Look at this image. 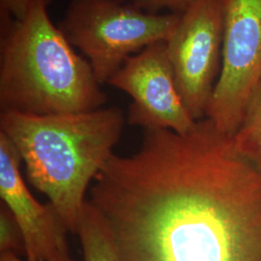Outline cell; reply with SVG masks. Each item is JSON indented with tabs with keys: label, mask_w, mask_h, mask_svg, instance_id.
Returning <instances> with one entry per match:
<instances>
[{
	"label": "cell",
	"mask_w": 261,
	"mask_h": 261,
	"mask_svg": "<svg viewBox=\"0 0 261 261\" xmlns=\"http://www.w3.org/2000/svg\"><path fill=\"white\" fill-rule=\"evenodd\" d=\"M120 261H261V171L204 118L186 135L143 130L94 179Z\"/></svg>",
	"instance_id": "obj_1"
},
{
	"label": "cell",
	"mask_w": 261,
	"mask_h": 261,
	"mask_svg": "<svg viewBox=\"0 0 261 261\" xmlns=\"http://www.w3.org/2000/svg\"><path fill=\"white\" fill-rule=\"evenodd\" d=\"M124 123L116 107L42 116L1 112L0 133L18 150L29 183L76 234L86 191L114 154Z\"/></svg>",
	"instance_id": "obj_2"
},
{
	"label": "cell",
	"mask_w": 261,
	"mask_h": 261,
	"mask_svg": "<svg viewBox=\"0 0 261 261\" xmlns=\"http://www.w3.org/2000/svg\"><path fill=\"white\" fill-rule=\"evenodd\" d=\"M50 0H32L23 19H14L1 39V112L56 115L103 108L89 61L76 54L47 13Z\"/></svg>",
	"instance_id": "obj_3"
},
{
	"label": "cell",
	"mask_w": 261,
	"mask_h": 261,
	"mask_svg": "<svg viewBox=\"0 0 261 261\" xmlns=\"http://www.w3.org/2000/svg\"><path fill=\"white\" fill-rule=\"evenodd\" d=\"M181 14H150L130 0H71L58 28L108 84L130 56L168 42Z\"/></svg>",
	"instance_id": "obj_4"
},
{
	"label": "cell",
	"mask_w": 261,
	"mask_h": 261,
	"mask_svg": "<svg viewBox=\"0 0 261 261\" xmlns=\"http://www.w3.org/2000/svg\"><path fill=\"white\" fill-rule=\"evenodd\" d=\"M222 69L206 117L232 138L261 82V0H222Z\"/></svg>",
	"instance_id": "obj_5"
},
{
	"label": "cell",
	"mask_w": 261,
	"mask_h": 261,
	"mask_svg": "<svg viewBox=\"0 0 261 261\" xmlns=\"http://www.w3.org/2000/svg\"><path fill=\"white\" fill-rule=\"evenodd\" d=\"M222 0H196L181 14L167 42L168 59L187 111L199 121L206 112L222 69Z\"/></svg>",
	"instance_id": "obj_6"
},
{
	"label": "cell",
	"mask_w": 261,
	"mask_h": 261,
	"mask_svg": "<svg viewBox=\"0 0 261 261\" xmlns=\"http://www.w3.org/2000/svg\"><path fill=\"white\" fill-rule=\"evenodd\" d=\"M108 84L130 95V125L180 135L195 129L197 121L187 111L178 91L167 42L152 44L129 57Z\"/></svg>",
	"instance_id": "obj_7"
},
{
	"label": "cell",
	"mask_w": 261,
	"mask_h": 261,
	"mask_svg": "<svg viewBox=\"0 0 261 261\" xmlns=\"http://www.w3.org/2000/svg\"><path fill=\"white\" fill-rule=\"evenodd\" d=\"M22 160L15 145L0 133V196L22 232L27 261H75L67 242L65 224L49 202L37 201L20 172Z\"/></svg>",
	"instance_id": "obj_8"
},
{
	"label": "cell",
	"mask_w": 261,
	"mask_h": 261,
	"mask_svg": "<svg viewBox=\"0 0 261 261\" xmlns=\"http://www.w3.org/2000/svg\"><path fill=\"white\" fill-rule=\"evenodd\" d=\"M75 235L81 241L84 261H120L106 221L89 200L84 203Z\"/></svg>",
	"instance_id": "obj_9"
},
{
	"label": "cell",
	"mask_w": 261,
	"mask_h": 261,
	"mask_svg": "<svg viewBox=\"0 0 261 261\" xmlns=\"http://www.w3.org/2000/svg\"><path fill=\"white\" fill-rule=\"evenodd\" d=\"M231 140L235 151L261 171V82Z\"/></svg>",
	"instance_id": "obj_10"
},
{
	"label": "cell",
	"mask_w": 261,
	"mask_h": 261,
	"mask_svg": "<svg viewBox=\"0 0 261 261\" xmlns=\"http://www.w3.org/2000/svg\"><path fill=\"white\" fill-rule=\"evenodd\" d=\"M10 253L25 256L22 232L8 206L2 202L0 207V254ZM22 258V257H21Z\"/></svg>",
	"instance_id": "obj_11"
},
{
	"label": "cell",
	"mask_w": 261,
	"mask_h": 261,
	"mask_svg": "<svg viewBox=\"0 0 261 261\" xmlns=\"http://www.w3.org/2000/svg\"><path fill=\"white\" fill-rule=\"evenodd\" d=\"M137 7L150 14H160L168 10L173 14H183L196 0H130Z\"/></svg>",
	"instance_id": "obj_12"
},
{
	"label": "cell",
	"mask_w": 261,
	"mask_h": 261,
	"mask_svg": "<svg viewBox=\"0 0 261 261\" xmlns=\"http://www.w3.org/2000/svg\"><path fill=\"white\" fill-rule=\"evenodd\" d=\"M32 0H0L1 10L14 19H23Z\"/></svg>",
	"instance_id": "obj_13"
},
{
	"label": "cell",
	"mask_w": 261,
	"mask_h": 261,
	"mask_svg": "<svg viewBox=\"0 0 261 261\" xmlns=\"http://www.w3.org/2000/svg\"><path fill=\"white\" fill-rule=\"evenodd\" d=\"M0 261H27L18 255L10 254V253H4L0 254Z\"/></svg>",
	"instance_id": "obj_14"
}]
</instances>
